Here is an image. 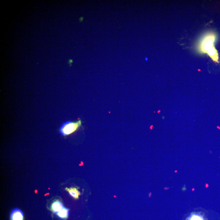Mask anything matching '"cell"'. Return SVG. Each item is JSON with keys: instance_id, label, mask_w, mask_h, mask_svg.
I'll return each mask as SVG.
<instances>
[{"instance_id": "1", "label": "cell", "mask_w": 220, "mask_h": 220, "mask_svg": "<svg viewBox=\"0 0 220 220\" xmlns=\"http://www.w3.org/2000/svg\"><path fill=\"white\" fill-rule=\"evenodd\" d=\"M217 35L213 32H209L200 39L196 49L199 53L207 54L214 62L219 63L218 54L214 46Z\"/></svg>"}, {"instance_id": "2", "label": "cell", "mask_w": 220, "mask_h": 220, "mask_svg": "<svg viewBox=\"0 0 220 220\" xmlns=\"http://www.w3.org/2000/svg\"><path fill=\"white\" fill-rule=\"evenodd\" d=\"M81 126V121L79 119L77 122L66 121L61 125L60 132L62 135L68 136L76 131Z\"/></svg>"}, {"instance_id": "3", "label": "cell", "mask_w": 220, "mask_h": 220, "mask_svg": "<svg viewBox=\"0 0 220 220\" xmlns=\"http://www.w3.org/2000/svg\"><path fill=\"white\" fill-rule=\"evenodd\" d=\"M10 220H24V214L20 209H13L11 213Z\"/></svg>"}, {"instance_id": "4", "label": "cell", "mask_w": 220, "mask_h": 220, "mask_svg": "<svg viewBox=\"0 0 220 220\" xmlns=\"http://www.w3.org/2000/svg\"><path fill=\"white\" fill-rule=\"evenodd\" d=\"M64 207L60 201L57 200L54 202L51 205V210L53 212L56 214L59 212Z\"/></svg>"}, {"instance_id": "5", "label": "cell", "mask_w": 220, "mask_h": 220, "mask_svg": "<svg viewBox=\"0 0 220 220\" xmlns=\"http://www.w3.org/2000/svg\"><path fill=\"white\" fill-rule=\"evenodd\" d=\"M66 191H68L70 195L74 198L75 199H78L79 196L81 195V193L76 187H71V188H65Z\"/></svg>"}, {"instance_id": "6", "label": "cell", "mask_w": 220, "mask_h": 220, "mask_svg": "<svg viewBox=\"0 0 220 220\" xmlns=\"http://www.w3.org/2000/svg\"><path fill=\"white\" fill-rule=\"evenodd\" d=\"M59 218L62 219H67L69 214V210L66 207H64L63 209L59 212L56 214Z\"/></svg>"}, {"instance_id": "7", "label": "cell", "mask_w": 220, "mask_h": 220, "mask_svg": "<svg viewBox=\"0 0 220 220\" xmlns=\"http://www.w3.org/2000/svg\"><path fill=\"white\" fill-rule=\"evenodd\" d=\"M189 220H204L202 216L197 214H193L189 218Z\"/></svg>"}, {"instance_id": "8", "label": "cell", "mask_w": 220, "mask_h": 220, "mask_svg": "<svg viewBox=\"0 0 220 220\" xmlns=\"http://www.w3.org/2000/svg\"><path fill=\"white\" fill-rule=\"evenodd\" d=\"M72 62V60H69V64H71Z\"/></svg>"}]
</instances>
